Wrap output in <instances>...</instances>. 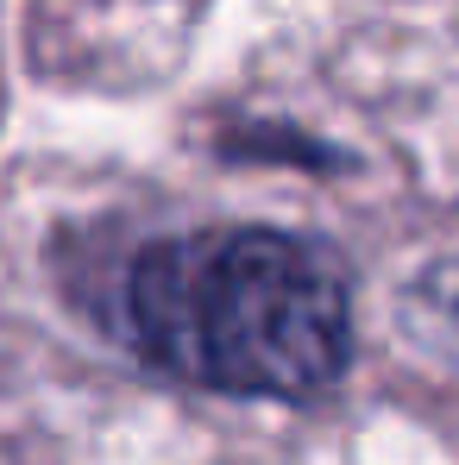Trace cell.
<instances>
[{
  "label": "cell",
  "instance_id": "obj_1",
  "mask_svg": "<svg viewBox=\"0 0 459 465\" xmlns=\"http://www.w3.org/2000/svg\"><path fill=\"white\" fill-rule=\"evenodd\" d=\"M126 327L170 378L227 396H321L353 359L340 264L314 239L277 227L145 245L126 283Z\"/></svg>",
  "mask_w": 459,
  "mask_h": 465
},
{
  "label": "cell",
  "instance_id": "obj_2",
  "mask_svg": "<svg viewBox=\"0 0 459 465\" xmlns=\"http://www.w3.org/2000/svg\"><path fill=\"white\" fill-rule=\"evenodd\" d=\"M403 327L428 359L459 365V258H434L403 290Z\"/></svg>",
  "mask_w": 459,
  "mask_h": 465
}]
</instances>
